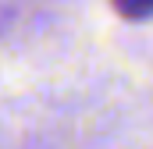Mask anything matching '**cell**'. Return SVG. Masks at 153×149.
<instances>
[{"label": "cell", "instance_id": "obj_1", "mask_svg": "<svg viewBox=\"0 0 153 149\" xmlns=\"http://www.w3.org/2000/svg\"><path fill=\"white\" fill-rule=\"evenodd\" d=\"M114 7L125 18H150L153 14V0H114Z\"/></svg>", "mask_w": 153, "mask_h": 149}]
</instances>
